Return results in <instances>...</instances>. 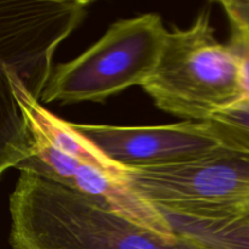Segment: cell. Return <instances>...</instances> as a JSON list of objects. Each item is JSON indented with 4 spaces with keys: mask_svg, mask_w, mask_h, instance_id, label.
Listing matches in <instances>:
<instances>
[{
    "mask_svg": "<svg viewBox=\"0 0 249 249\" xmlns=\"http://www.w3.org/2000/svg\"><path fill=\"white\" fill-rule=\"evenodd\" d=\"M10 214L12 249H208L179 235H158L31 170H21Z\"/></svg>",
    "mask_w": 249,
    "mask_h": 249,
    "instance_id": "cell-1",
    "label": "cell"
},
{
    "mask_svg": "<svg viewBox=\"0 0 249 249\" xmlns=\"http://www.w3.org/2000/svg\"><path fill=\"white\" fill-rule=\"evenodd\" d=\"M90 0H0V178L34 153V141L15 95L11 74L40 101L55 53L79 27Z\"/></svg>",
    "mask_w": 249,
    "mask_h": 249,
    "instance_id": "cell-2",
    "label": "cell"
},
{
    "mask_svg": "<svg viewBox=\"0 0 249 249\" xmlns=\"http://www.w3.org/2000/svg\"><path fill=\"white\" fill-rule=\"evenodd\" d=\"M142 89L160 109L194 122L208 121L246 96L237 58L215 36L209 10H202L189 28L168 31Z\"/></svg>",
    "mask_w": 249,
    "mask_h": 249,
    "instance_id": "cell-3",
    "label": "cell"
},
{
    "mask_svg": "<svg viewBox=\"0 0 249 249\" xmlns=\"http://www.w3.org/2000/svg\"><path fill=\"white\" fill-rule=\"evenodd\" d=\"M167 33L155 12L114 22L82 55L53 68L40 101L102 102L142 87L157 65Z\"/></svg>",
    "mask_w": 249,
    "mask_h": 249,
    "instance_id": "cell-4",
    "label": "cell"
},
{
    "mask_svg": "<svg viewBox=\"0 0 249 249\" xmlns=\"http://www.w3.org/2000/svg\"><path fill=\"white\" fill-rule=\"evenodd\" d=\"M126 184L165 216L212 218L249 204V153L220 146L194 162L131 169Z\"/></svg>",
    "mask_w": 249,
    "mask_h": 249,
    "instance_id": "cell-5",
    "label": "cell"
},
{
    "mask_svg": "<svg viewBox=\"0 0 249 249\" xmlns=\"http://www.w3.org/2000/svg\"><path fill=\"white\" fill-rule=\"evenodd\" d=\"M74 128L126 169L194 162L220 147L207 122L184 121L155 126L74 124Z\"/></svg>",
    "mask_w": 249,
    "mask_h": 249,
    "instance_id": "cell-6",
    "label": "cell"
},
{
    "mask_svg": "<svg viewBox=\"0 0 249 249\" xmlns=\"http://www.w3.org/2000/svg\"><path fill=\"white\" fill-rule=\"evenodd\" d=\"M11 83L31 134L41 136L53 147L75 158L83 164L94 167L109 177L126 181V175L131 169L121 167L109 160L91 141L74 128V124L62 121L41 106L40 101L29 92L21 75L12 73Z\"/></svg>",
    "mask_w": 249,
    "mask_h": 249,
    "instance_id": "cell-7",
    "label": "cell"
},
{
    "mask_svg": "<svg viewBox=\"0 0 249 249\" xmlns=\"http://www.w3.org/2000/svg\"><path fill=\"white\" fill-rule=\"evenodd\" d=\"M71 187L158 235L168 238L178 236L167 216L126 184L125 180L116 179L96 168L80 164Z\"/></svg>",
    "mask_w": 249,
    "mask_h": 249,
    "instance_id": "cell-8",
    "label": "cell"
},
{
    "mask_svg": "<svg viewBox=\"0 0 249 249\" xmlns=\"http://www.w3.org/2000/svg\"><path fill=\"white\" fill-rule=\"evenodd\" d=\"M167 218L177 235L208 249H249V204L213 218Z\"/></svg>",
    "mask_w": 249,
    "mask_h": 249,
    "instance_id": "cell-9",
    "label": "cell"
},
{
    "mask_svg": "<svg viewBox=\"0 0 249 249\" xmlns=\"http://www.w3.org/2000/svg\"><path fill=\"white\" fill-rule=\"evenodd\" d=\"M208 128L219 145L228 150L249 153V97L212 116Z\"/></svg>",
    "mask_w": 249,
    "mask_h": 249,
    "instance_id": "cell-10",
    "label": "cell"
},
{
    "mask_svg": "<svg viewBox=\"0 0 249 249\" xmlns=\"http://www.w3.org/2000/svg\"><path fill=\"white\" fill-rule=\"evenodd\" d=\"M230 26L231 40L228 45L237 58L241 87L249 97V34L238 24L230 22Z\"/></svg>",
    "mask_w": 249,
    "mask_h": 249,
    "instance_id": "cell-11",
    "label": "cell"
},
{
    "mask_svg": "<svg viewBox=\"0 0 249 249\" xmlns=\"http://www.w3.org/2000/svg\"><path fill=\"white\" fill-rule=\"evenodd\" d=\"M220 5L229 22L238 24L249 34V0H223Z\"/></svg>",
    "mask_w": 249,
    "mask_h": 249,
    "instance_id": "cell-12",
    "label": "cell"
}]
</instances>
